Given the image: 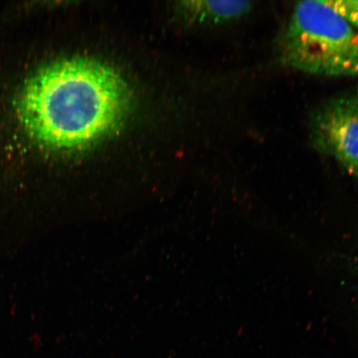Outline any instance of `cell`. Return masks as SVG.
<instances>
[{
	"label": "cell",
	"instance_id": "cell-1",
	"mask_svg": "<svg viewBox=\"0 0 358 358\" xmlns=\"http://www.w3.org/2000/svg\"><path fill=\"white\" fill-rule=\"evenodd\" d=\"M117 73L87 58L56 62L38 71L21 96L20 118L39 144L78 149L117 127L128 106Z\"/></svg>",
	"mask_w": 358,
	"mask_h": 358
},
{
	"label": "cell",
	"instance_id": "cell-2",
	"mask_svg": "<svg viewBox=\"0 0 358 358\" xmlns=\"http://www.w3.org/2000/svg\"><path fill=\"white\" fill-rule=\"evenodd\" d=\"M282 65L323 77L358 76V32L326 1L295 4L279 43Z\"/></svg>",
	"mask_w": 358,
	"mask_h": 358
},
{
	"label": "cell",
	"instance_id": "cell-3",
	"mask_svg": "<svg viewBox=\"0 0 358 358\" xmlns=\"http://www.w3.org/2000/svg\"><path fill=\"white\" fill-rule=\"evenodd\" d=\"M310 136L317 150L358 178V99L346 96L327 102L313 115Z\"/></svg>",
	"mask_w": 358,
	"mask_h": 358
},
{
	"label": "cell",
	"instance_id": "cell-4",
	"mask_svg": "<svg viewBox=\"0 0 358 358\" xmlns=\"http://www.w3.org/2000/svg\"><path fill=\"white\" fill-rule=\"evenodd\" d=\"M187 6L195 19L211 24H221L240 19L252 8L250 1H196Z\"/></svg>",
	"mask_w": 358,
	"mask_h": 358
},
{
	"label": "cell",
	"instance_id": "cell-5",
	"mask_svg": "<svg viewBox=\"0 0 358 358\" xmlns=\"http://www.w3.org/2000/svg\"><path fill=\"white\" fill-rule=\"evenodd\" d=\"M326 2L353 28L358 29V0H330Z\"/></svg>",
	"mask_w": 358,
	"mask_h": 358
}]
</instances>
